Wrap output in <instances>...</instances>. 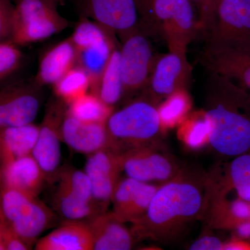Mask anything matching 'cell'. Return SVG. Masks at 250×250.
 <instances>
[{"mask_svg":"<svg viewBox=\"0 0 250 250\" xmlns=\"http://www.w3.org/2000/svg\"><path fill=\"white\" fill-rule=\"evenodd\" d=\"M221 1V0H215V4H216V6H217V4H218L219 1Z\"/></svg>","mask_w":250,"mask_h":250,"instance_id":"39","label":"cell"},{"mask_svg":"<svg viewBox=\"0 0 250 250\" xmlns=\"http://www.w3.org/2000/svg\"><path fill=\"white\" fill-rule=\"evenodd\" d=\"M160 33L170 52H187L200 32L198 16L190 0H153L147 29Z\"/></svg>","mask_w":250,"mask_h":250,"instance_id":"6","label":"cell"},{"mask_svg":"<svg viewBox=\"0 0 250 250\" xmlns=\"http://www.w3.org/2000/svg\"><path fill=\"white\" fill-rule=\"evenodd\" d=\"M223 242L218 237L206 235L200 237L192 243L189 248L190 250H222L224 249Z\"/></svg>","mask_w":250,"mask_h":250,"instance_id":"35","label":"cell"},{"mask_svg":"<svg viewBox=\"0 0 250 250\" xmlns=\"http://www.w3.org/2000/svg\"><path fill=\"white\" fill-rule=\"evenodd\" d=\"M121 68L124 96L127 98L144 89L152 72L154 58L147 34L141 28L123 39Z\"/></svg>","mask_w":250,"mask_h":250,"instance_id":"10","label":"cell"},{"mask_svg":"<svg viewBox=\"0 0 250 250\" xmlns=\"http://www.w3.org/2000/svg\"><path fill=\"white\" fill-rule=\"evenodd\" d=\"M2 225L3 239L6 250H31L29 245L22 239L12 228H10L3 219H1Z\"/></svg>","mask_w":250,"mask_h":250,"instance_id":"34","label":"cell"},{"mask_svg":"<svg viewBox=\"0 0 250 250\" xmlns=\"http://www.w3.org/2000/svg\"><path fill=\"white\" fill-rule=\"evenodd\" d=\"M0 174H1V167H0Z\"/></svg>","mask_w":250,"mask_h":250,"instance_id":"41","label":"cell"},{"mask_svg":"<svg viewBox=\"0 0 250 250\" xmlns=\"http://www.w3.org/2000/svg\"><path fill=\"white\" fill-rule=\"evenodd\" d=\"M42 88L34 80L0 87V129L33 123L42 105Z\"/></svg>","mask_w":250,"mask_h":250,"instance_id":"11","label":"cell"},{"mask_svg":"<svg viewBox=\"0 0 250 250\" xmlns=\"http://www.w3.org/2000/svg\"><path fill=\"white\" fill-rule=\"evenodd\" d=\"M85 223L91 233L94 250H129L136 243L130 228L112 211L94 215Z\"/></svg>","mask_w":250,"mask_h":250,"instance_id":"17","label":"cell"},{"mask_svg":"<svg viewBox=\"0 0 250 250\" xmlns=\"http://www.w3.org/2000/svg\"><path fill=\"white\" fill-rule=\"evenodd\" d=\"M198 16L200 31L204 35L214 24L216 14L215 0H190Z\"/></svg>","mask_w":250,"mask_h":250,"instance_id":"32","label":"cell"},{"mask_svg":"<svg viewBox=\"0 0 250 250\" xmlns=\"http://www.w3.org/2000/svg\"><path fill=\"white\" fill-rule=\"evenodd\" d=\"M159 186L121 177L112 196L111 211L123 223H135L146 214Z\"/></svg>","mask_w":250,"mask_h":250,"instance_id":"15","label":"cell"},{"mask_svg":"<svg viewBox=\"0 0 250 250\" xmlns=\"http://www.w3.org/2000/svg\"><path fill=\"white\" fill-rule=\"evenodd\" d=\"M205 47L250 50V0H221Z\"/></svg>","mask_w":250,"mask_h":250,"instance_id":"7","label":"cell"},{"mask_svg":"<svg viewBox=\"0 0 250 250\" xmlns=\"http://www.w3.org/2000/svg\"><path fill=\"white\" fill-rule=\"evenodd\" d=\"M188 104L187 95L185 90H179L166 99L159 109L163 124L177 121L184 114Z\"/></svg>","mask_w":250,"mask_h":250,"instance_id":"31","label":"cell"},{"mask_svg":"<svg viewBox=\"0 0 250 250\" xmlns=\"http://www.w3.org/2000/svg\"><path fill=\"white\" fill-rule=\"evenodd\" d=\"M192 67L186 52H173L155 59L152 72L143 90V98L157 106L179 90H185L191 76Z\"/></svg>","mask_w":250,"mask_h":250,"instance_id":"12","label":"cell"},{"mask_svg":"<svg viewBox=\"0 0 250 250\" xmlns=\"http://www.w3.org/2000/svg\"><path fill=\"white\" fill-rule=\"evenodd\" d=\"M36 250H92L93 239L85 222H62L59 228L36 241Z\"/></svg>","mask_w":250,"mask_h":250,"instance_id":"21","label":"cell"},{"mask_svg":"<svg viewBox=\"0 0 250 250\" xmlns=\"http://www.w3.org/2000/svg\"><path fill=\"white\" fill-rule=\"evenodd\" d=\"M45 183V174L31 154L1 166V187L38 197Z\"/></svg>","mask_w":250,"mask_h":250,"instance_id":"18","label":"cell"},{"mask_svg":"<svg viewBox=\"0 0 250 250\" xmlns=\"http://www.w3.org/2000/svg\"><path fill=\"white\" fill-rule=\"evenodd\" d=\"M84 172L91 184L94 205L98 213L107 211L122 174L119 156L107 147L92 153L88 155Z\"/></svg>","mask_w":250,"mask_h":250,"instance_id":"14","label":"cell"},{"mask_svg":"<svg viewBox=\"0 0 250 250\" xmlns=\"http://www.w3.org/2000/svg\"><path fill=\"white\" fill-rule=\"evenodd\" d=\"M22 59L23 54L20 46L9 41L0 42V82L19 68Z\"/></svg>","mask_w":250,"mask_h":250,"instance_id":"30","label":"cell"},{"mask_svg":"<svg viewBox=\"0 0 250 250\" xmlns=\"http://www.w3.org/2000/svg\"><path fill=\"white\" fill-rule=\"evenodd\" d=\"M134 1L139 16V27L146 30L150 21L153 0H134Z\"/></svg>","mask_w":250,"mask_h":250,"instance_id":"36","label":"cell"},{"mask_svg":"<svg viewBox=\"0 0 250 250\" xmlns=\"http://www.w3.org/2000/svg\"><path fill=\"white\" fill-rule=\"evenodd\" d=\"M92 93L98 95L108 106L113 107L124 96L121 68V50L115 47L109 60Z\"/></svg>","mask_w":250,"mask_h":250,"instance_id":"25","label":"cell"},{"mask_svg":"<svg viewBox=\"0 0 250 250\" xmlns=\"http://www.w3.org/2000/svg\"><path fill=\"white\" fill-rule=\"evenodd\" d=\"M208 202V173L200 166L184 164L173 179L159 186L146 214L131 223L130 229L136 242L168 244L204 220Z\"/></svg>","mask_w":250,"mask_h":250,"instance_id":"1","label":"cell"},{"mask_svg":"<svg viewBox=\"0 0 250 250\" xmlns=\"http://www.w3.org/2000/svg\"><path fill=\"white\" fill-rule=\"evenodd\" d=\"M80 16L93 20L118 34L122 40L139 28L134 0H75Z\"/></svg>","mask_w":250,"mask_h":250,"instance_id":"13","label":"cell"},{"mask_svg":"<svg viewBox=\"0 0 250 250\" xmlns=\"http://www.w3.org/2000/svg\"><path fill=\"white\" fill-rule=\"evenodd\" d=\"M3 220L31 248L45 230L58 222L59 215L41 201L14 189L0 187Z\"/></svg>","mask_w":250,"mask_h":250,"instance_id":"4","label":"cell"},{"mask_svg":"<svg viewBox=\"0 0 250 250\" xmlns=\"http://www.w3.org/2000/svg\"><path fill=\"white\" fill-rule=\"evenodd\" d=\"M91 86L89 75L83 68L75 65L53 85L56 97L66 104L88 93Z\"/></svg>","mask_w":250,"mask_h":250,"instance_id":"28","label":"cell"},{"mask_svg":"<svg viewBox=\"0 0 250 250\" xmlns=\"http://www.w3.org/2000/svg\"><path fill=\"white\" fill-rule=\"evenodd\" d=\"M105 124L106 147L118 156L162 142L164 124L159 109L143 97L112 111Z\"/></svg>","mask_w":250,"mask_h":250,"instance_id":"3","label":"cell"},{"mask_svg":"<svg viewBox=\"0 0 250 250\" xmlns=\"http://www.w3.org/2000/svg\"><path fill=\"white\" fill-rule=\"evenodd\" d=\"M57 187L54 195V209L62 222H85L98 214L95 205L87 201L76 190L61 179H56Z\"/></svg>","mask_w":250,"mask_h":250,"instance_id":"24","label":"cell"},{"mask_svg":"<svg viewBox=\"0 0 250 250\" xmlns=\"http://www.w3.org/2000/svg\"><path fill=\"white\" fill-rule=\"evenodd\" d=\"M116 44L113 39L77 51V65L83 68L91 81L90 89L93 90L109 60Z\"/></svg>","mask_w":250,"mask_h":250,"instance_id":"26","label":"cell"},{"mask_svg":"<svg viewBox=\"0 0 250 250\" xmlns=\"http://www.w3.org/2000/svg\"><path fill=\"white\" fill-rule=\"evenodd\" d=\"M202 63L250 94V50L205 47Z\"/></svg>","mask_w":250,"mask_h":250,"instance_id":"16","label":"cell"},{"mask_svg":"<svg viewBox=\"0 0 250 250\" xmlns=\"http://www.w3.org/2000/svg\"><path fill=\"white\" fill-rule=\"evenodd\" d=\"M0 215H1V190H0Z\"/></svg>","mask_w":250,"mask_h":250,"instance_id":"38","label":"cell"},{"mask_svg":"<svg viewBox=\"0 0 250 250\" xmlns=\"http://www.w3.org/2000/svg\"><path fill=\"white\" fill-rule=\"evenodd\" d=\"M113 31L89 18L80 16V21L70 36L77 51L98 45L112 39Z\"/></svg>","mask_w":250,"mask_h":250,"instance_id":"29","label":"cell"},{"mask_svg":"<svg viewBox=\"0 0 250 250\" xmlns=\"http://www.w3.org/2000/svg\"><path fill=\"white\" fill-rule=\"evenodd\" d=\"M111 113L112 107L92 92L74 100L67 107V115L85 123H106Z\"/></svg>","mask_w":250,"mask_h":250,"instance_id":"27","label":"cell"},{"mask_svg":"<svg viewBox=\"0 0 250 250\" xmlns=\"http://www.w3.org/2000/svg\"><path fill=\"white\" fill-rule=\"evenodd\" d=\"M77 51L70 38L46 51L41 57L35 82L41 86L53 85L77 64Z\"/></svg>","mask_w":250,"mask_h":250,"instance_id":"20","label":"cell"},{"mask_svg":"<svg viewBox=\"0 0 250 250\" xmlns=\"http://www.w3.org/2000/svg\"><path fill=\"white\" fill-rule=\"evenodd\" d=\"M14 14L15 5L12 0H0V42L10 41Z\"/></svg>","mask_w":250,"mask_h":250,"instance_id":"33","label":"cell"},{"mask_svg":"<svg viewBox=\"0 0 250 250\" xmlns=\"http://www.w3.org/2000/svg\"><path fill=\"white\" fill-rule=\"evenodd\" d=\"M106 123H85L65 115L62 126V141L73 150L89 154L107 146Z\"/></svg>","mask_w":250,"mask_h":250,"instance_id":"19","label":"cell"},{"mask_svg":"<svg viewBox=\"0 0 250 250\" xmlns=\"http://www.w3.org/2000/svg\"><path fill=\"white\" fill-rule=\"evenodd\" d=\"M203 104L207 137L213 150L228 160L250 152V94L209 72Z\"/></svg>","mask_w":250,"mask_h":250,"instance_id":"2","label":"cell"},{"mask_svg":"<svg viewBox=\"0 0 250 250\" xmlns=\"http://www.w3.org/2000/svg\"><path fill=\"white\" fill-rule=\"evenodd\" d=\"M15 5L11 42L18 46L39 42L68 27L69 22L59 12L63 0H12Z\"/></svg>","mask_w":250,"mask_h":250,"instance_id":"5","label":"cell"},{"mask_svg":"<svg viewBox=\"0 0 250 250\" xmlns=\"http://www.w3.org/2000/svg\"><path fill=\"white\" fill-rule=\"evenodd\" d=\"M39 134V126L29 124L0 129V167L31 154Z\"/></svg>","mask_w":250,"mask_h":250,"instance_id":"23","label":"cell"},{"mask_svg":"<svg viewBox=\"0 0 250 250\" xmlns=\"http://www.w3.org/2000/svg\"><path fill=\"white\" fill-rule=\"evenodd\" d=\"M66 113V104L60 99L56 97L48 102L39 125L37 141L31 152L49 185L54 183L62 169V126Z\"/></svg>","mask_w":250,"mask_h":250,"instance_id":"9","label":"cell"},{"mask_svg":"<svg viewBox=\"0 0 250 250\" xmlns=\"http://www.w3.org/2000/svg\"><path fill=\"white\" fill-rule=\"evenodd\" d=\"M0 250H6L5 248L4 239H3L2 225L1 220H0Z\"/></svg>","mask_w":250,"mask_h":250,"instance_id":"37","label":"cell"},{"mask_svg":"<svg viewBox=\"0 0 250 250\" xmlns=\"http://www.w3.org/2000/svg\"><path fill=\"white\" fill-rule=\"evenodd\" d=\"M118 156L125 177L157 185L173 179L184 166L162 142Z\"/></svg>","mask_w":250,"mask_h":250,"instance_id":"8","label":"cell"},{"mask_svg":"<svg viewBox=\"0 0 250 250\" xmlns=\"http://www.w3.org/2000/svg\"><path fill=\"white\" fill-rule=\"evenodd\" d=\"M1 219H2V215H0V220H1Z\"/></svg>","mask_w":250,"mask_h":250,"instance_id":"40","label":"cell"},{"mask_svg":"<svg viewBox=\"0 0 250 250\" xmlns=\"http://www.w3.org/2000/svg\"><path fill=\"white\" fill-rule=\"evenodd\" d=\"M225 174L214 170L208 173L210 183L216 191L235 190L238 198L250 203V152L228 160Z\"/></svg>","mask_w":250,"mask_h":250,"instance_id":"22","label":"cell"}]
</instances>
